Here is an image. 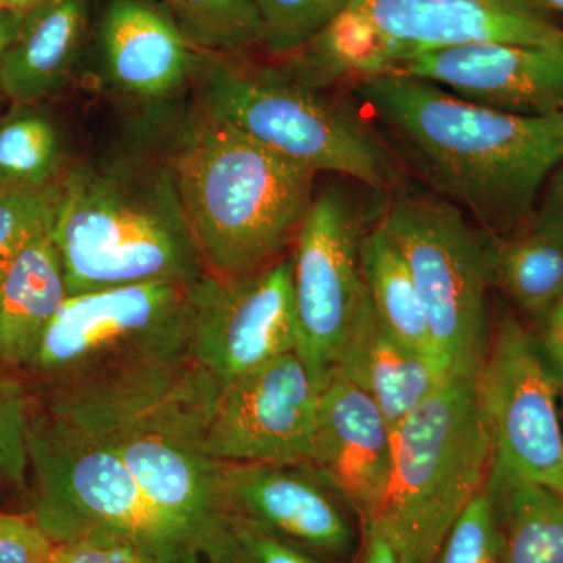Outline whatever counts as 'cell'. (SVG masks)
I'll use <instances>...</instances> for the list:
<instances>
[{
	"mask_svg": "<svg viewBox=\"0 0 563 563\" xmlns=\"http://www.w3.org/2000/svg\"><path fill=\"white\" fill-rule=\"evenodd\" d=\"M388 150L481 231L525 224L563 163V118L507 113L432 81L379 74L350 84Z\"/></svg>",
	"mask_w": 563,
	"mask_h": 563,
	"instance_id": "6da1fadb",
	"label": "cell"
},
{
	"mask_svg": "<svg viewBox=\"0 0 563 563\" xmlns=\"http://www.w3.org/2000/svg\"><path fill=\"white\" fill-rule=\"evenodd\" d=\"M51 236L68 296L209 273L166 158L120 152L70 163Z\"/></svg>",
	"mask_w": 563,
	"mask_h": 563,
	"instance_id": "7a4b0ae2",
	"label": "cell"
},
{
	"mask_svg": "<svg viewBox=\"0 0 563 563\" xmlns=\"http://www.w3.org/2000/svg\"><path fill=\"white\" fill-rule=\"evenodd\" d=\"M207 272L239 277L291 250L318 173L198 107L166 155Z\"/></svg>",
	"mask_w": 563,
	"mask_h": 563,
	"instance_id": "3957f363",
	"label": "cell"
},
{
	"mask_svg": "<svg viewBox=\"0 0 563 563\" xmlns=\"http://www.w3.org/2000/svg\"><path fill=\"white\" fill-rule=\"evenodd\" d=\"M492 462L476 376L451 374L393 431L390 487L374 521L402 563L433 562Z\"/></svg>",
	"mask_w": 563,
	"mask_h": 563,
	"instance_id": "277c9868",
	"label": "cell"
},
{
	"mask_svg": "<svg viewBox=\"0 0 563 563\" xmlns=\"http://www.w3.org/2000/svg\"><path fill=\"white\" fill-rule=\"evenodd\" d=\"M206 55L199 107L313 172L335 173L374 191L399 187L391 152L351 107L287 74L250 73Z\"/></svg>",
	"mask_w": 563,
	"mask_h": 563,
	"instance_id": "5b68a950",
	"label": "cell"
},
{
	"mask_svg": "<svg viewBox=\"0 0 563 563\" xmlns=\"http://www.w3.org/2000/svg\"><path fill=\"white\" fill-rule=\"evenodd\" d=\"M191 284L155 280L68 296L25 372L46 391L196 358Z\"/></svg>",
	"mask_w": 563,
	"mask_h": 563,
	"instance_id": "8992f818",
	"label": "cell"
},
{
	"mask_svg": "<svg viewBox=\"0 0 563 563\" xmlns=\"http://www.w3.org/2000/svg\"><path fill=\"white\" fill-rule=\"evenodd\" d=\"M29 468L35 479V521L52 542L77 529L129 537L172 559L207 555L191 526L152 501L120 455L33 409Z\"/></svg>",
	"mask_w": 563,
	"mask_h": 563,
	"instance_id": "52a82bcc",
	"label": "cell"
},
{
	"mask_svg": "<svg viewBox=\"0 0 563 563\" xmlns=\"http://www.w3.org/2000/svg\"><path fill=\"white\" fill-rule=\"evenodd\" d=\"M401 250L451 374L476 376L492 336L483 231L433 192L398 187L379 218Z\"/></svg>",
	"mask_w": 563,
	"mask_h": 563,
	"instance_id": "ba28073f",
	"label": "cell"
},
{
	"mask_svg": "<svg viewBox=\"0 0 563 563\" xmlns=\"http://www.w3.org/2000/svg\"><path fill=\"white\" fill-rule=\"evenodd\" d=\"M361 202L342 187L313 198L292 243V295L298 354L321 390L344 352L374 317L361 246L372 225Z\"/></svg>",
	"mask_w": 563,
	"mask_h": 563,
	"instance_id": "9c48e42d",
	"label": "cell"
},
{
	"mask_svg": "<svg viewBox=\"0 0 563 563\" xmlns=\"http://www.w3.org/2000/svg\"><path fill=\"white\" fill-rule=\"evenodd\" d=\"M476 387L493 461L563 495L559 385L544 365L536 336L515 314H493Z\"/></svg>",
	"mask_w": 563,
	"mask_h": 563,
	"instance_id": "30bf717a",
	"label": "cell"
},
{
	"mask_svg": "<svg viewBox=\"0 0 563 563\" xmlns=\"http://www.w3.org/2000/svg\"><path fill=\"white\" fill-rule=\"evenodd\" d=\"M191 301L192 352L220 387L298 351L290 254L244 276L203 274Z\"/></svg>",
	"mask_w": 563,
	"mask_h": 563,
	"instance_id": "8fae6325",
	"label": "cell"
},
{
	"mask_svg": "<svg viewBox=\"0 0 563 563\" xmlns=\"http://www.w3.org/2000/svg\"><path fill=\"white\" fill-rule=\"evenodd\" d=\"M220 390L201 363L188 358L41 391L38 409L32 407L92 439L118 432H162L201 443Z\"/></svg>",
	"mask_w": 563,
	"mask_h": 563,
	"instance_id": "7c38bea8",
	"label": "cell"
},
{
	"mask_svg": "<svg viewBox=\"0 0 563 563\" xmlns=\"http://www.w3.org/2000/svg\"><path fill=\"white\" fill-rule=\"evenodd\" d=\"M322 390L298 352L221 387L201 446L214 461L309 463Z\"/></svg>",
	"mask_w": 563,
	"mask_h": 563,
	"instance_id": "4fadbf2b",
	"label": "cell"
},
{
	"mask_svg": "<svg viewBox=\"0 0 563 563\" xmlns=\"http://www.w3.org/2000/svg\"><path fill=\"white\" fill-rule=\"evenodd\" d=\"M224 483L232 515L324 561H355L361 521L309 463L225 465Z\"/></svg>",
	"mask_w": 563,
	"mask_h": 563,
	"instance_id": "5bb4252c",
	"label": "cell"
},
{
	"mask_svg": "<svg viewBox=\"0 0 563 563\" xmlns=\"http://www.w3.org/2000/svg\"><path fill=\"white\" fill-rule=\"evenodd\" d=\"M390 73L432 81L465 101L507 113L548 117L563 107V44L444 47L413 55Z\"/></svg>",
	"mask_w": 563,
	"mask_h": 563,
	"instance_id": "9a60e30c",
	"label": "cell"
},
{
	"mask_svg": "<svg viewBox=\"0 0 563 563\" xmlns=\"http://www.w3.org/2000/svg\"><path fill=\"white\" fill-rule=\"evenodd\" d=\"M347 7L396 47V65L468 44H563L561 25L531 0H351Z\"/></svg>",
	"mask_w": 563,
	"mask_h": 563,
	"instance_id": "2e32d148",
	"label": "cell"
},
{
	"mask_svg": "<svg viewBox=\"0 0 563 563\" xmlns=\"http://www.w3.org/2000/svg\"><path fill=\"white\" fill-rule=\"evenodd\" d=\"M96 440L120 455L152 501L202 537L207 559L225 562L232 520L225 463L214 461L196 440L173 433L118 432Z\"/></svg>",
	"mask_w": 563,
	"mask_h": 563,
	"instance_id": "e0dca14e",
	"label": "cell"
},
{
	"mask_svg": "<svg viewBox=\"0 0 563 563\" xmlns=\"http://www.w3.org/2000/svg\"><path fill=\"white\" fill-rule=\"evenodd\" d=\"M309 465L358 521L379 517L393 472V429L377 404L333 376L321 395Z\"/></svg>",
	"mask_w": 563,
	"mask_h": 563,
	"instance_id": "ac0fdd59",
	"label": "cell"
},
{
	"mask_svg": "<svg viewBox=\"0 0 563 563\" xmlns=\"http://www.w3.org/2000/svg\"><path fill=\"white\" fill-rule=\"evenodd\" d=\"M103 70L114 90L162 102L198 74L202 51L169 14L146 0H110L101 21Z\"/></svg>",
	"mask_w": 563,
	"mask_h": 563,
	"instance_id": "d6986e66",
	"label": "cell"
},
{
	"mask_svg": "<svg viewBox=\"0 0 563 563\" xmlns=\"http://www.w3.org/2000/svg\"><path fill=\"white\" fill-rule=\"evenodd\" d=\"M87 29L88 0H44L25 14L0 73L3 98L32 106L62 90L79 60Z\"/></svg>",
	"mask_w": 563,
	"mask_h": 563,
	"instance_id": "ffe728a7",
	"label": "cell"
},
{
	"mask_svg": "<svg viewBox=\"0 0 563 563\" xmlns=\"http://www.w3.org/2000/svg\"><path fill=\"white\" fill-rule=\"evenodd\" d=\"M333 376L365 391L395 431L451 374L393 339L374 313L344 352Z\"/></svg>",
	"mask_w": 563,
	"mask_h": 563,
	"instance_id": "44dd1931",
	"label": "cell"
},
{
	"mask_svg": "<svg viewBox=\"0 0 563 563\" xmlns=\"http://www.w3.org/2000/svg\"><path fill=\"white\" fill-rule=\"evenodd\" d=\"M66 298L60 254L47 233L22 252L0 280V365L3 368L25 372Z\"/></svg>",
	"mask_w": 563,
	"mask_h": 563,
	"instance_id": "7402d4cb",
	"label": "cell"
},
{
	"mask_svg": "<svg viewBox=\"0 0 563 563\" xmlns=\"http://www.w3.org/2000/svg\"><path fill=\"white\" fill-rule=\"evenodd\" d=\"M498 533V563H563V495L496 461L484 487Z\"/></svg>",
	"mask_w": 563,
	"mask_h": 563,
	"instance_id": "603a6c76",
	"label": "cell"
},
{
	"mask_svg": "<svg viewBox=\"0 0 563 563\" xmlns=\"http://www.w3.org/2000/svg\"><path fill=\"white\" fill-rule=\"evenodd\" d=\"M492 287L533 322L563 298V246L537 229L531 218L506 233L483 231Z\"/></svg>",
	"mask_w": 563,
	"mask_h": 563,
	"instance_id": "cb8c5ba5",
	"label": "cell"
},
{
	"mask_svg": "<svg viewBox=\"0 0 563 563\" xmlns=\"http://www.w3.org/2000/svg\"><path fill=\"white\" fill-rule=\"evenodd\" d=\"M361 261L366 290L380 325L404 346L448 372L433 343L409 265L380 220L363 236Z\"/></svg>",
	"mask_w": 563,
	"mask_h": 563,
	"instance_id": "d4e9b609",
	"label": "cell"
},
{
	"mask_svg": "<svg viewBox=\"0 0 563 563\" xmlns=\"http://www.w3.org/2000/svg\"><path fill=\"white\" fill-rule=\"evenodd\" d=\"M69 165L60 129L38 103L0 117V190L58 184Z\"/></svg>",
	"mask_w": 563,
	"mask_h": 563,
	"instance_id": "484cf974",
	"label": "cell"
},
{
	"mask_svg": "<svg viewBox=\"0 0 563 563\" xmlns=\"http://www.w3.org/2000/svg\"><path fill=\"white\" fill-rule=\"evenodd\" d=\"M181 31L211 54L261 46L262 22L252 0H166Z\"/></svg>",
	"mask_w": 563,
	"mask_h": 563,
	"instance_id": "4316f807",
	"label": "cell"
},
{
	"mask_svg": "<svg viewBox=\"0 0 563 563\" xmlns=\"http://www.w3.org/2000/svg\"><path fill=\"white\" fill-rule=\"evenodd\" d=\"M262 22L261 47L274 57L303 49L351 0H252Z\"/></svg>",
	"mask_w": 563,
	"mask_h": 563,
	"instance_id": "83f0119b",
	"label": "cell"
},
{
	"mask_svg": "<svg viewBox=\"0 0 563 563\" xmlns=\"http://www.w3.org/2000/svg\"><path fill=\"white\" fill-rule=\"evenodd\" d=\"M60 181L41 188L0 190V280L22 252L54 228Z\"/></svg>",
	"mask_w": 563,
	"mask_h": 563,
	"instance_id": "f1b7e54d",
	"label": "cell"
},
{
	"mask_svg": "<svg viewBox=\"0 0 563 563\" xmlns=\"http://www.w3.org/2000/svg\"><path fill=\"white\" fill-rule=\"evenodd\" d=\"M11 373L0 365V483L22 485L29 472L31 399Z\"/></svg>",
	"mask_w": 563,
	"mask_h": 563,
	"instance_id": "f546056e",
	"label": "cell"
},
{
	"mask_svg": "<svg viewBox=\"0 0 563 563\" xmlns=\"http://www.w3.org/2000/svg\"><path fill=\"white\" fill-rule=\"evenodd\" d=\"M55 563H174L146 544L102 529H77L54 542Z\"/></svg>",
	"mask_w": 563,
	"mask_h": 563,
	"instance_id": "4dcf8cb0",
	"label": "cell"
},
{
	"mask_svg": "<svg viewBox=\"0 0 563 563\" xmlns=\"http://www.w3.org/2000/svg\"><path fill=\"white\" fill-rule=\"evenodd\" d=\"M498 533L484 490L470 503L432 563H498Z\"/></svg>",
	"mask_w": 563,
	"mask_h": 563,
	"instance_id": "1f68e13d",
	"label": "cell"
},
{
	"mask_svg": "<svg viewBox=\"0 0 563 563\" xmlns=\"http://www.w3.org/2000/svg\"><path fill=\"white\" fill-rule=\"evenodd\" d=\"M225 563H325L320 555L232 515Z\"/></svg>",
	"mask_w": 563,
	"mask_h": 563,
	"instance_id": "d6a6232c",
	"label": "cell"
},
{
	"mask_svg": "<svg viewBox=\"0 0 563 563\" xmlns=\"http://www.w3.org/2000/svg\"><path fill=\"white\" fill-rule=\"evenodd\" d=\"M54 542L35 520L0 514V563H46Z\"/></svg>",
	"mask_w": 563,
	"mask_h": 563,
	"instance_id": "836d02e7",
	"label": "cell"
},
{
	"mask_svg": "<svg viewBox=\"0 0 563 563\" xmlns=\"http://www.w3.org/2000/svg\"><path fill=\"white\" fill-rule=\"evenodd\" d=\"M537 347L544 365L553 374L559 388L563 390V298L555 303L542 321L537 322Z\"/></svg>",
	"mask_w": 563,
	"mask_h": 563,
	"instance_id": "e575fe53",
	"label": "cell"
},
{
	"mask_svg": "<svg viewBox=\"0 0 563 563\" xmlns=\"http://www.w3.org/2000/svg\"><path fill=\"white\" fill-rule=\"evenodd\" d=\"M531 222L563 246V163L544 185Z\"/></svg>",
	"mask_w": 563,
	"mask_h": 563,
	"instance_id": "d590c367",
	"label": "cell"
},
{
	"mask_svg": "<svg viewBox=\"0 0 563 563\" xmlns=\"http://www.w3.org/2000/svg\"><path fill=\"white\" fill-rule=\"evenodd\" d=\"M355 563H402L391 543L385 539L376 521L362 523L361 547Z\"/></svg>",
	"mask_w": 563,
	"mask_h": 563,
	"instance_id": "8d00e7d4",
	"label": "cell"
},
{
	"mask_svg": "<svg viewBox=\"0 0 563 563\" xmlns=\"http://www.w3.org/2000/svg\"><path fill=\"white\" fill-rule=\"evenodd\" d=\"M24 18L25 14L0 10V73H2L3 62H5L11 44L14 43L21 31ZM0 98H2V91H0Z\"/></svg>",
	"mask_w": 563,
	"mask_h": 563,
	"instance_id": "74e56055",
	"label": "cell"
},
{
	"mask_svg": "<svg viewBox=\"0 0 563 563\" xmlns=\"http://www.w3.org/2000/svg\"><path fill=\"white\" fill-rule=\"evenodd\" d=\"M44 0H0V10L13 11V13L27 14L41 5Z\"/></svg>",
	"mask_w": 563,
	"mask_h": 563,
	"instance_id": "f35d334b",
	"label": "cell"
},
{
	"mask_svg": "<svg viewBox=\"0 0 563 563\" xmlns=\"http://www.w3.org/2000/svg\"><path fill=\"white\" fill-rule=\"evenodd\" d=\"M531 2L547 13L553 11V13L563 14V0H531Z\"/></svg>",
	"mask_w": 563,
	"mask_h": 563,
	"instance_id": "ab89813d",
	"label": "cell"
},
{
	"mask_svg": "<svg viewBox=\"0 0 563 563\" xmlns=\"http://www.w3.org/2000/svg\"><path fill=\"white\" fill-rule=\"evenodd\" d=\"M176 563H214L210 559L203 558L201 554H188L179 559Z\"/></svg>",
	"mask_w": 563,
	"mask_h": 563,
	"instance_id": "60d3db41",
	"label": "cell"
},
{
	"mask_svg": "<svg viewBox=\"0 0 563 563\" xmlns=\"http://www.w3.org/2000/svg\"><path fill=\"white\" fill-rule=\"evenodd\" d=\"M559 113H561L562 118H563V107H562L561 111H559Z\"/></svg>",
	"mask_w": 563,
	"mask_h": 563,
	"instance_id": "b9f144b4",
	"label": "cell"
},
{
	"mask_svg": "<svg viewBox=\"0 0 563 563\" xmlns=\"http://www.w3.org/2000/svg\"><path fill=\"white\" fill-rule=\"evenodd\" d=\"M46 563H55V562H54V561H52V559H51V561H49V562H46Z\"/></svg>",
	"mask_w": 563,
	"mask_h": 563,
	"instance_id": "7bdbcfd3",
	"label": "cell"
}]
</instances>
